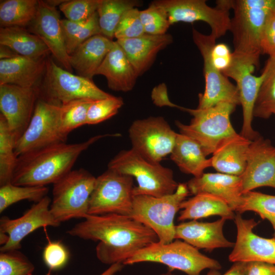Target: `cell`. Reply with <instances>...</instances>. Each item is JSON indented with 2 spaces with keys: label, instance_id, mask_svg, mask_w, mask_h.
I'll return each instance as SVG.
<instances>
[{
  "label": "cell",
  "instance_id": "1",
  "mask_svg": "<svg viewBox=\"0 0 275 275\" xmlns=\"http://www.w3.org/2000/svg\"><path fill=\"white\" fill-rule=\"evenodd\" d=\"M85 240L99 241L96 247L102 263H123L139 250L158 241L150 228L132 217L118 214H88L67 231Z\"/></svg>",
  "mask_w": 275,
  "mask_h": 275
},
{
  "label": "cell",
  "instance_id": "2",
  "mask_svg": "<svg viewBox=\"0 0 275 275\" xmlns=\"http://www.w3.org/2000/svg\"><path fill=\"white\" fill-rule=\"evenodd\" d=\"M119 133L97 135L78 143H61L18 157L11 183L23 186L54 184L72 170L82 152L100 139Z\"/></svg>",
  "mask_w": 275,
  "mask_h": 275
},
{
  "label": "cell",
  "instance_id": "3",
  "mask_svg": "<svg viewBox=\"0 0 275 275\" xmlns=\"http://www.w3.org/2000/svg\"><path fill=\"white\" fill-rule=\"evenodd\" d=\"M107 169L135 178L138 186L134 187V196L170 195L179 184L171 169L148 160L132 148L118 153L109 162Z\"/></svg>",
  "mask_w": 275,
  "mask_h": 275
},
{
  "label": "cell",
  "instance_id": "4",
  "mask_svg": "<svg viewBox=\"0 0 275 275\" xmlns=\"http://www.w3.org/2000/svg\"><path fill=\"white\" fill-rule=\"evenodd\" d=\"M146 262L161 263L167 266L170 271L179 270L187 275H200L205 269L218 270L222 268L217 260L179 239L169 243L158 241L152 243L139 250L123 264L132 265Z\"/></svg>",
  "mask_w": 275,
  "mask_h": 275
},
{
  "label": "cell",
  "instance_id": "5",
  "mask_svg": "<svg viewBox=\"0 0 275 275\" xmlns=\"http://www.w3.org/2000/svg\"><path fill=\"white\" fill-rule=\"evenodd\" d=\"M189 193L186 183H179L176 191L170 195L159 197L134 196L129 216L152 230L159 242L169 243L175 239V216Z\"/></svg>",
  "mask_w": 275,
  "mask_h": 275
},
{
  "label": "cell",
  "instance_id": "6",
  "mask_svg": "<svg viewBox=\"0 0 275 275\" xmlns=\"http://www.w3.org/2000/svg\"><path fill=\"white\" fill-rule=\"evenodd\" d=\"M236 106L231 102L222 101L206 108L180 107L193 117L189 124L176 121V125L180 133L198 143L207 156L213 153L222 140L236 133L230 120Z\"/></svg>",
  "mask_w": 275,
  "mask_h": 275
},
{
  "label": "cell",
  "instance_id": "7",
  "mask_svg": "<svg viewBox=\"0 0 275 275\" xmlns=\"http://www.w3.org/2000/svg\"><path fill=\"white\" fill-rule=\"evenodd\" d=\"M96 178L84 169L71 170L54 183L50 210L59 223L88 215Z\"/></svg>",
  "mask_w": 275,
  "mask_h": 275
},
{
  "label": "cell",
  "instance_id": "8",
  "mask_svg": "<svg viewBox=\"0 0 275 275\" xmlns=\"http://www.w3.org/2000/svg\"><path fill=\"white\" fill-rule=\"evenodd\" d=\"M38 88L39 98L59 106L72 100H97L111 95L97 87L92 79L72 74L58 66L50 58L46 59L43 80Z\"/></svg>",
  "mask_w": 275,
  "mask_h": 275
},
{
  "label": "cell",
  "instance_id": "9",
  "mask_svg": "<svg viewBox=\"0 0 275 275\" xmlns=\"http://www.w3.org/2000/svg\"><path fill=\"white\" fill-rule=\"evenodd\" d=\"M232 9L234 15L231 18L230 31L233 36V58L255 68L258 67L262 54V31L268 15L273 10L244 8L236 0L232 1Z\"/></svg>",
  "mask_w": 275,
  "mask_h": 275
},
{
  "label": "cell",
  "instance_id": "10",
  "mask_svg": "<svg viewBox=\"0 0 275 275\" xmlns=\"http://www.w3.org/2000/svg\"><path fill=\"white\" fill-rule=\"evenodd\" d=\"M133 177L108 169L96 178L88 214L129 216L133 200Z\"/></svg>",
  "mask_w": 275,
  "mask_h": 275
},
{
  "label": "cell",
  "instance_id": "11",
  "mask_svg": "<svg viewBox=\"0 0 275 275\" xmlns=\"http://www.w3.org/2000/svg\"><path fill=\"white\" fill-rule=\"evenodd\" d=\"M59 110L60 106L38 99L28 127L15 143L17 157L52 145L66 143L68 136L61 129Z\"/></svg>",
  "mask_w": 275,
  "mask_h": 275
},
{
  "label": "cell",
  "instance_id": "12",
  "mask_svg": "<svg viewBox=\"0 0 275 275\" xmlns=\"http://www.w3.org/2000/svg\"><path fill=\"white\" fill-rule=\"evenodd\" d=\"M128 132L132 148L146 159L156 163L171 154L177 134L160 116L135 120Z\"/></svg>",
  "mask_w": 275,
  "mask_h": 275
},
{
  "label": "cell",
  "instance_id": "13",
  "mask_svg": "<svg viewBox=\"0 0 275 275\" xmlns=\"http://www.w3.org/2000/svg\"><path fill=\"white\" fill-rule=\"evenodd\" d=\"M193 39L203 60L205 90L199 95L198 108L211 107L218 102L228 101L240 104L238 90L223 73L213 65L210 52L216 44V39L211 34H204L193 28Z\"/></svg>",
  "mask_w": 275,
  "mask_h": 275
},
{
  "label": "cell",
  "instance_id": "14",
  "mask_svg": "<svg viewBox=\"0 0 275 275\" xmlns=\"http://www.w3.org/2000/svg\"><path fill=\"white\" fill-rule=\"evenodd\" d=\"M152 3L164 10L171 25L179 22L202 21L209 25L210 34L216 39L230 31L229 11L212 8L205 0H157Z\"/></svg>",
  "mask_w": 275,
  "mask_h": 275
},
{
  "label": "cell",
  "instance_id": "15",
  "mask_svg": "<svg viewBox=\"0 0 275 275\" xmlns=\"http://www.w3.org/2000/svg\"><path fill=\"white\" fill-rule=\"evenodd\" d=\"M39 97L38 87L0 85L1 114L6 119L15 143L28 127Z\"/></svg>",
  "mask_w": 275,
  "mask_h": 275
},
{
  "label": "cell",
  "instance_id": "16",
  "mask_svg": "<svg viewBox=\"0 0 275 275\" xmlns=\"http://www.w3.org/2000/svg\"><path fill=\"white\" fill-rule=\"evenodd\" d=\"M51 202L49 197L46 196L17 218L2 216L0 219V232L8 234L9 239L6 244L1 247V252L19 250L23 238L39 228L59 226L61 223L50 212Z\"/></svg>",
  "mask_w": 275,
  "mask_h": 275
},
{
  "label": "cell",
  "instance_id": "17",
  "mask_svg": "<svg viewBox=\"0 0 275 275\" xmlns=\"http://www.w3.org/2000/svg\"><path fill=\"white\" fill-rule=\"evenodd\" d=\"M234 222L237 229L236 240L229 255L235 263L262 262L275 265V238H266L254 233L258 223L254 219H245L238 213Z\"/></svg>",
  "mask_w": 275,
  "mask_h": 275
},
{
  "label": "cell",
  "instance_id": "18",
  "mask_svg": "<svg viewBox=\"0 0 275 275\" xmlns=\"http://www.w3.org/2000/svg\"><path fill=\"white\" fill-rule=\"evenodd\" d=\"M240 177L243 194L263 186L275 188V146L269 140L260 135L252 141Z\"/></svg>",
  "mask_w": 275,
  "mask_h": 275
},
{
  "label": "cell",
  "instance_id": "19",
  "mask_svg": "<svg viewBox=\"0 0 275 275\" xmlns=\"http://www.w3.org/2000/svg\"><path fill=\"white\" fill-rule=\"evenodd\" d=\"M254 68L233 58L230 67L222 72L227 77L233 79L236 82L243 114L241 134L252 141L260 136L253 129L252 121L255 103L264 78L262 72L259 76L252 74Z\"/></svg>",
  "mask_w": 275,
  "mask_h": 275
},
{
  "label": "cell",
  "instance_id": "20",
  "mask_svg": "<svg viewBox=\"0 0 275 275\" xmlns=\"http://www.w3.org/2000/svg\"><path fill=\"white\" fill-rule=\"evenodd\" d=\"M61 20L56 7L46 1H39L36 16L27 28L43 41L50 53L64 69L72 72L73 69L66 49Z\"/></svg>",
  "mask_w": 275,
  "mask_h": 275
},
{
  "label": "cell",
  "instance_id": "21",
  "mask_svg": "<svg viewBox=\"0 0 275 275\" xmlns=\"http://www.w3.org/2000/svg\"><path fill=\"white\" fill-rule=\"evenodd\" d=\"M189 192L194 195L205 193L225 201L236 211L242 201V184L240 176L221 173H203L186 183Z\"/></svg>",
  "mask_w": 275,
  "mask_h": 275
},
{
  "label": "cell",
  "instance_id": "22",
  "mask_svg": "<svg viewBox=\"0 0 275 275\" xmlns=\"http://www.w3.org/2000/svg\"><path fill=\"white\" fill-rule=\"evenodd\" d=\"M226 219L221 218L213 222L196 220L182 223L175 226V239L184 241L198 249L211 251L218 248L233 247L223 233Z\"/></svg>",
  "mask_w": 275,
  "mask_h": 275
},
{
  "label": "cell",
  "instance_id": "23",
  "mask_svg": "<svg viewBox=\"0 0 275 275\" xmlns=\"http://www.w3.org/2000/svg\"><path fill=\"white\" fill-rule=\"evenodd\" d=\"M138 76L146 72L153 63L157 53L173 42L169 34H144L138 37L117 40Z\"/></svg>",
  "mask_w": 275,
  "mask_h": 275
},
{
  "label": "cell",
  "instance_id": "24",
  "mask_svg": "<svg viewBox=\"0 0 275 275\" xmlns=\"http://www.w3.org/2000/svg\"><path fill=\"white\" fill-rule=\"evenodd\" d=\"M46 59H34L17 56L0 60V85L39 87L45 71Z\"/></svg>",
  "mask_w": 275,
  "mask_h": 275
},
{
  "label": "cell",
  "instance_id": "25",
  "mask_svg": "<svg viewBox=\"0 0 275 275\" xmlns=\"http://www.w3.org/2000/svg\"><path fill=\"white\" fill-rule=\"evenodd\" d=\"M251 142L237 133L225 138L212 153V167L218 173L240 176L246 168Z\"/></svg>",
  "mask_w": 275,
  "mask_h": 275
},
{
  "label": "cell",
  "instance_id": "26",
  "mask_svg": "<svg viewBox=\"0 0 275 275\" xmlns=\"http://www.w3.org/2000/svg\"><path fill=\"white\" fill-rule=\"evenodd\" d=\"M96 75L104 76L110 89L123 92L133 89L138 77L124 50L116 41L96 71Z\"/></svg>",
  "mask_w": 275,
  "mask_h": 275
},
{
  "label": "cell",
  "instance_id": "27",
  "mask_svg": "<svg viewBox=\"0 0 275 275\" xmlns=\"http://www.w3.org/2000/svg\"><path fill=\"white\" fill-rule=\"evenodd\" d=\"M114 43L113 40L101 34L90 38L69 55L71 67L78 75L92 79Z\"/></svg>",
  "mask_w": 275,
  "mask_h": 275
},
{
  "label": "cell",
  "instance_id": "28",
  "mask_svg": "<svg viewBox=\"0 0 275 275\" xmlns=\"http://www.w3.org/2000/svg\"><path fill=\"white\" fill-rule=\"evenodd\" d=\"M0 45L10 48L19 56L34 59H45L50 53L39 37L23 27H1Z\"/></svg>",
  "mask_w": 275,
  "mask_h": 275
},
{
  "label": "cell",
  "instance_id": "29",
  "mask_svg": "<svg viewBox=\"0 0 275 275\" xmlns=\"http://www.w3.org/2000/svg\"><path fill=\"white\" fill-rule=\"evenodd\" d=\"M171 159L184 173L198 177L212 167L211 158H206L201 147L191 138L177 133Z\"/></svg>",
  "mask_w": 275,
  "mask_h": 275
},
{
  "label": "cell",
  "instance_id": "30",
  "mask_svg": "<svg viewBox=\"0 0 275 275\" xmlns=\"http://www.w3.org/2000/svg\"><path fill=\"white\" fill-rule=\"evenodd\" d=\"M178 219L197 220L211 216L217 215L227 219H234V211L223 200L214 196L201 193L187 200L181 204Z\"/></svg>",
  "mask_w": 275,
  "mask_h": 275
},
{
  "label": "cell",
  "instance_id": "31",
  "mask_svg": "<svg viewBox=\"0 0 275 275\" xmlns=\"http://www.w3.org/2000/svg\"><path fill=\"white\" fill-rule=\"evenodd\" d=\"M142 3L137 0H100L97 13L101 35L112 40L123 14Z\"/></svg>",
  "mask_w": 275,
  "mask_h": 275
},
{
  "label": "cell",
  "instance_id": "32",
  "mask_svg": "<svg viewBox=\"0 0 275 275\" xmlns=\"http://www.w3.org/2000/svg\"><path fill=\"white\" fill-rule=\"evenodd\" d=\"M39 1L6 0L0 3L1 27L26 28L37 12Z\"/></svg>",
  "mask_w": 275,
  "mask_h": 275
},
{
  "label": "cell",
  "instance_id": "33",
  "mask_svg": "<svg viewBox=\"0 0 275 275\" xmlns=\"http://www.w3.org/2000/svg\"><path fill=\"white\" fill-rule=\"evenodd\" d=\"M262 73L264 78L255 103L254 117L268 119L275 114V56L269 57Z\"/></svg>",
  "mask_w": 275,
  "mask_h": 275
},
{
  "label": "cell",
  "instance_id": "34",
  "mask_svg": "<svg viewBox=\"0 0 275 275\" xmlns=\"http://www.w3.org/2000/svg\"><path fill=\"white\" fill-rule=\"evenodd\" d=\"M15 139L3 116L0 114V186L11 182L17 163Z\"/></svg>",
  "mask_w": 275,
  "mask_h": 275
},
{
  "label": "cell",
  "instance_id": "35",
  "mask_svg": "<svg viewBox=\"0 0 275 275\" xmlns=\"http://www.w3.org/2000/svg\"><path fill=\"white\" fill-rule=\"evenodd\" d=\"M239 214L253 211L268 221L273 229L275 238V196L250 191L243 193L240 205L236 211Z\"/></svg>",
  "mask_w": 275,
  "mask_h": 275
},
{
  "label": "cell",
  "instance_id": "36",
  "mask_svg": "<svg viewBox=\"0 0 275 275\" xmlns=\"http://www.w3.org/2000/svg\"><path fill=\"white\" fill-rule=\"evenodd\" d=\"M46 186H22L9 183L0 187V213L11 205L22 200L37 203L47 196Z\"/></svg>",
  "mask_w": 275,
  "mask_h": 275
},
{
  "label": "cell",
  "instance_id": "37",
  "mask_svg": "<svg viewBox=\"0 0 275 275\" xmlns=\"http://www.w3.org/2000/svg\"><path fill=\"white\" fill-rule=\"evenodd\" d=\"M95 100H72L60 106L59 121L62 131L67 136L74 129L87 125L88 109Z\"/></svg>",
  "mask_w": 275,
  "mask_h": 275
},
{
  "label": "cell",
  "instance_id": "38",
  "mask_svg": "<svg viewBox=\"0 0 275 275\" xmlns=\"http://www.w3.org/2000/svg\"><path fill=\"white\" fill-rule=\"evenodd\" d=\"M35 266L22 253L12 250L0 253V275H33Z\"/></svg>",
  "mask_w": 275,
  "mask_h": 275
},
{
  "label": "cell",
  "instance_id": "39",
  "mask_svg": "<svg viewBox=\"0 0 275 275\" xmlns=\"http://www.w3.org/2000/svg\"><path fill=\"white\" fill-rule=\"evenodd\" d=\"M124 104L119 97L111 95L94 100L87 113V125H94L104 121L115 115Z\"/></svg>",
  "mask_w": 275,
  "mask_h": 275
},
{
  "label": "cell",
  "instance_id": "40",
  "mask_svg": "<svg viewBox=\"0 0 275 275\" xmlns=\"http://www.w3.org/2000/svg\"><path fill=\"white\" fill-rule=\"evenodd\" d=\"M140 16L146 34L163 35L171 25L164 10L153 3L147 9L140 11Z\"/></svg>",
  "mask_w": 275,
  "mask_h": 275
},
{
  "label": "cell",
  "instance_id": "41",
  "mask_svg": "<svg viewBox=\"0 0 275 275\" xmlns=\"http://www.w3.org/2000/svg\"><path fill=\"white\" fill-rule=\"evenodd\" d=\"M100 0L64 1L59 6L67 19L82 21L89 19L97 12Z\"/></svg>",
  "mask_w": 275,
  "mask_h": 275
},
{
  "label": "cell",
  "instance_id": "42",
  "mask_svg": "<svg viewBox=\"0 0 275 275\" xmlns=\"http://www.w3.org/2000/svg\"><path fill=\"white\" fill-rule=\"evenodd\" d=\"M145 34L137 8L127 11L122 16L115 31L117 40L127 39L139 37Z\"/></svg>",
  "mask_w": 275,
  "mask_h": 275
},
{
  "label": "cell",
  "instance_id": "43",
  "mask_svg": "<svg viewBox=\"0 0 275 275\" xmlns=\"http://www.w3.org/2000/svg\"><path fill=\"white\" fill-rule=\"evenodd\" d=\"M43 260L50 270H57L63 268L69 258V253L66 247L60 241L49 240L44 247Z\"/></svg>",
  "mask_w": 275,
  "mask_h": 275
},
{
  "label": "cell",
  "instance_id": "44",
  "mask_svg": "<svg viewBox=\"0 0 275 275\" xmlns=\"http://www.w3.org/2000/svg\"><path fill=\"white\" fill-rule=\"evenodd\" d=\"M99 34H101L98 23V14L96 12L86 21L81 30L66 45V49L69 56L84 42L90 38Z\"/></svg>",
  "mask_w": 275,
  "mask_h": 275
},
{
  "label": "cell",
  "instance_id": "45",
  "mask_svg": "<svg viewBox=\"0 0 275 275\" xmlns=\"http://www.w3.org/2000/svg\"><path fill=\"white\" fill-rule=\"evenodd\" d=\"M260 46L262 54L269 57L275 56V10L267 17L261 33Z\"/></svg>",
  "mask_w": 275,
  "mask_h": 275
},
{
  "label": "cell",
  "instance_id": "46",
  "mask_svg": "<svg viewBox=\"0 0 275 275\" xmlns=\"http://www.w3.org/2000/svg\"><path fill=\"white\" fill-rule=\"evenodd\" d=\"M210 57L213 66L222 72L231 65L233 54L227 44L221 43L215 44L212 47Z\"/></svg>",
  "mask_w": 275,
  "mask_h": 275
},
{
  "label": "cell",
  "instance_id": "47",
  "mask_svg": "<svg viewBox=\"0 0 275 275\" xmlns=\"http://www.w3.org/2000/svg\"><path fill=\"white\" fill-rule=\"evenodd\" d=\"M245 275H275V265L258 261L246 262Z\"/></svg>",
  "mask_w": 275,
  "mask_h": 275
},
{
  "label": "cell",
  "instance_id": "48",
  "mask_svg": "<svg viewBox=\"0 0 275 275\" xmlns=\"http://www.w3.org/2000/svg\"><path fill=\"white\" fill-rule=\"evenodd\" d=\"M152 98L154 103L157 105H167L177 108L179 107V106L172 103L169 99L166 86L164 84L159 85L153 90Z\"/></svg>",
  "mask_w": 275,
  "mask_h": 275
},
{
  "label": "cell",
  "instance_id": "49",
  "mask_svg": "<svg viewBox=\"0 0 275 275\" xmlns=\"http://www.w3.org/2000/svg\"><path fill=\"white\" fill-rule=\"evenodd\" d=\"M241 6L246 8L275 10V0H236Z\"/></svg>",
  "mask_w": 275,
  "mask_h": 275
},
{
  "label": "cell",
  "instance_id": "50",
  "mask_svg": "<svg viewBox=\"0 0 275 275\" xmlns=\"http://www.w3.org/2000/svg\"><path fill=\"white\" fill-rule=\"evenodd\" d=\"M246 262H235L223 275H245Z\"/></svg>",
  "mask_w": 275,
  "mask_h": 275
},
{
  "label": "cell",
  "instance_id": "51",
  "mask_svg": "<svg viewBox=\"0 0 275 275\" xmlns=\"http://www.w3.org/2000/svg\"><path fill=\"white\" fill-rule=\"evenodd\" d=\"M124 265L121 263L113 264L99 275H115L116 273L122 270Z\"/></svg>",
  "mask_w": 275,
  "mask_h": 275
},
{
  "label": "cell",
  "instance_id": "52",
  "mask_svg": "<svg viewBox=\"0 0 275 275\" xmlns=\"http://www.w3.org/2000/svg\"><path fill=\"white\" fill-rule=\"evenodd\" d=\"M0 51L1 60L12 58L19 56L10 48L2 45H1Z\"/></svg>",
  "mask_w": 275,
  "mask_h": 275
},
{
  "label": "cell",
  "instance_id": "53",
  "mask_svg": "<svg viewBox=\"0 0 275 275\" xmlns=\"http://www.w3.org/2000/svg\"><path fill=\"white\" fill-rule=\"evenodd\" d=\"M9 239V237L6 233L0 232V243L1 245H4L6 244Z\"/></svg>",
  "mask_w": 275,
  "mask_h": 275
},
{
  "label": "cell",
  "instance_id": "54",
  "mask_svg": "<svg viewBox=\"0 0 275 275\" xmlns=\"http://www.w3.org/2000/svg\"><path fill=\"white\" fill-rule=\"evenodd\" d=\"M159 275H174V274L172 273L171 271H169L167 273H162ZM206 275H221V274L219 272L218 270H210Z\"/></svg>",
  "mask_w": 275,
  "mask_h": 275
},
{
  "label": "cell",
  "instance_id": "55",
  "mask_svg": "<svg viewBox=\"0 0 275 275\" xmlns=\"http://www.w3.org/2000/svg\"><path fill=\"white\" fill-rule=\"evenodd\" d=\"M274 115H275V114Z\"/></svg>",
  "mask_w": 275,
  "mask_h": 275
}]
</instances>
